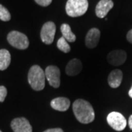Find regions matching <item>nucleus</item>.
<instances>
[{
    "instance_id": "obj_1",
    "label": "nucleus",
    "mask_w": 132,
    "mask_h": 132,
    "mask_svg": "<svg viewBox=\"0 0 132 132\" xmlns=\"http://www.w3.org/2000/svg\"><path fill=\"white\" fill-rule=\"evenodd\" d=\"M76 118L84 124L92 123L95 120V112L92 105L84 99H77L73 104Z\"/></svg>"
},
{
    "instance_id": "obj_2",
    "label": "nucleus",
    "mask_w": 132,
    "mask_h": 132,
    "mask_svg": "<svg viewBox=\"0 0 132 132\" xmlns=\"http://www.w3.org/2000/svg\"><path fill=\"white\" fill-rule=\"evenodd\" d=\"M45 71L38 65L31 67L28 73V82L33 90L40 91L45 87Z\"/></svg>"
},
{
    "instance_id": "obj_3",
    "label": "nucleus",
    "mask_w": 132,
    "mask_h": 132,
    "mask_svg": "<svg viewBox=\"0 0 132 132\" xmlns=\"http://www.w3.org/2000/svg\"><path fill=\"white\" fill-rule=\"evenodd\" d=\"M87 0H68L65 6L67 14L75 18L85 14L88 9Z\"/></svg>"
},
{
    "instance_id": "obj_4",
    "label": "nucleus",
    "mask_w": 132,
    "mask_h": 132,
    "mask_svg": "<svg viewBox=\"0 0 132 132\" xmlns=\"http://www.w3.org/2000/svg\"><path fill=\"white\" fill-rule=\"evenodd\" d=\"M7 39L12 46L21 50L27 49L29 45V42L27 35L18 31L10 32L7 35Z\"/></svg>"
},
{
    "instance_id": "obj_5",
    "label": "nucleus",
    "mask_w": 132,
    "mask_h": 132,
    "mask_svg": "<svg viewBox=\"0 0 132 132\" xmlns=\"http://www.w3.org/2000/svg\"><path fill=\"white\" fill-rule=\"evenodd\" d=\"M108 124L117 131H121L126 127L127 121L123 114L118 112H112L109 114L106 118Z\"/></svg>"
},
{
    "instance_id": "obj_6",
    "label": "nucleus",
    "mask_w": 132,
    "mask_h": 132,
    "mask_svg": "<svg viewBox=\"0 0 132 132\" xmlns=\"http://www.w3.org/2000/svg\"><path fill=\"white\" fill-rule=\"evenodd\" d=\"M56 32V25L52 21H48L43 24L40 32V38L45 44H52Z\"/></svg>"
},
{
    "instance_id": "obj_7",
    "label": "nucleus",
    "mask_w": 132,
    "mask_h": 132,
    "mask_svg": "<svg viewBox=\"0 0 132 132\" xmlns=\"http://www.w3.org/2000/svg\"><path fill=\"white\" fill-rule=\"evenodd\" d=\"M45 75L49 85L54 88H58L60 85V71L58 67L49 65L46 68Z\"/></svg>"
},
{
    "instance_id": "obj_8",
    "label": "nucleus",
    "mask_w": 132,
    "mask_h": 132,
    "mask_svg": "<svg viewBox=\"0 0 132 132\" xmlns=\"http://www.w3.org/2000/svg\"><path fill=\"white\" fill-rule=\"evenodd\" d=\"M127 59L126 52L123 50H114L109 52L107 55V61L114 66H119L123 65Z\"/></svg>"
},
{
    "instance_id": "obj_9",
    "label": "nucleus",
    "mask_w": 132,
    "mask_h": 132,
    "mask_svg": "<svg viewBox=\"0 0 132 132\" xmlns=\"http://www.w3.org/2000/svg\"><path fill=\"white\" fill-rule=\"evenodd\" d=\"M11 128L14 132H32V127L25 118H15L11 122Z\"/></svg>"
},
{
    "instance_id": "obj_10",
    "label": "nucleus",
    "mask_w": 132,
    "mask_h": 132,
    "mask_svg": "<svg viewBox=\"0 0 132 132\" xmlns=\"http://www.w3.org/2000/svg\"><path fill=\"white\" fill-rule=\"evenodd\" d=\"M114 6L112 0H101L95 7V14L97 17L103 19L106 16L108 13L112 9Z\"/></svg>"
},
{
    "instance_id": "obj_11",
    "label": "nucleus",
    "mask_w": 132,
    "mask_h": 132,
    "mask_svg": "<svg viewBox=\"0 0 132 132\" xmlns=\"http://www.w3.org/2000/svg\"><path fill=\"white\" fill-rule=\"evenodd\" d=\"M101 32L97 28L90 29L85 37V45L89 48H94L99 43Z\"/></svg>"
},
{
    "instance_id": "obj_12",
    "label": "nucleus",
    "mask_w": 132,
    "mask_h": 132,
    "mask_svg": "<svg viewBox=\"0 0 132 132\" xmlns=\"http://www.w3.org/2000/svg\"><path fill=\"white\" fill-rule=\"evenodd\" d=\"M82 70V63L79 59H72L68 62L65 68L66 74L70 76L78 75Z\"/></svg>"
},
{
    "instance_id": "obj_13",
    "label": "nucleus",
    "mask_w": 132,
    "mask_h": 132,
    "mask_svg": "<svg viewBox=\"0 0 132 132\" xmlns=\"http://www.w3.org/2000/svg\"><path fill=\"white\" fill-rule=\"evenodd\" d=\"M70 104H71L70 100L65 97H58L53 99L51 101L52 108L60 112L67 111L70 107Z\"/></svg>"
},
{
    "instance_id": "obj_14",
    "label": "nucleus",
    "mask_w": 132,
    "mask_h": 132,
    "mask_svg": "<svg viewBox=\"0 0 132 132\" xmlns=\"http://www.w3.org/2000/svg\"><path fill=\"white\" fill-rule=\"evenodd\" d=\"M123 80V72L119 70L115 69L111 71L108 76L109 85L112 88H118L122 83Z\"/></svg>"
},
{
    "instance_id": "obj_15",
    "label": "nucleus",
    "mask_w": 132,
    "mask_h": 132,
    "mask_svg": "<svg viewBox=\"0 0 132 132\" xmlns=\"http://www.w3.org/2000/svg\"><path fill=\"white\" fill-rule=\"evenodd\" d=\"M11 62V56L7 49L0 50V71H5L8 67Z\"/></svg>"
},
{
    "instance_id": "obj_16",
    "label": "nucleus",
    "mask_w": 132,
    "mask_h": 132,
    "mask_svg": "<svg viewBox=\"0 0 132 132\" xmlns=\"http://www.w3.org/2000/svg\"><path fill=\"white\" fill-rule=\"evenodd\" d=\"M60 30L62 34V37L65 39L68 42L73 43L76 41V37L71 31V27L67 24H62L60 27Z\"/></svg>"
},
{
    "instance_id": "obj_17",
    "label": "nucleus",
    "mask_w": 132,
    "mask_h": 132,
    "mask_svg": "<svg viewBox=\"0 0 132 132\" xmlns=\"http://www.w3.org/2000/svg\"><path fill=\"white\" fill-rule=\"evenodd\" d=\"M57 46L59 50L64 53H68L71 52V46L68 41L63 37H61L57 43Z\"/></svg>"
},
{
    "instance_id": "obj_18",
    "label": "nucleus",
    "mask_w": 132,
    "mask_h": 132,
    "mask_svg": "<svg viewBox=\"0 0 132 132\" xmlns=\"http://www.w3.org/2000/svg\"><path fill=\"white\" fill-rule=\"evenodd\" d=\"M11 19L10 13L5 7L0 5V20L3 21H9Z\"/></svg>"
},
{
    "instance_id": "obj_19",
    "label": "nucleus",
    "mask_w": 132,
    "mask_h": 132,
    "mask_svg": "<svg viewBox=\"0 0 132 132\" xmlns=\"http://www.w3.org/2000/svg\"><path fill=\"white\" fill-rule=\"evenodd\" d=\"M7 94V91L6 87L4 86H0V103L5 101Z\"/></svg>"
},
{
    "instance_id": "obj_20",
    "label": "nucleus",
    "mask_w": 132,
    "mask_h": 132,
    "mask_svg": "<svg viewBox=\"0 0 132 132\" xmlns=\"http://www.w3.org/2000/svg\"><path fill=\"white\" fill-rule=\"evenodd\" d=\"M35 1L38 5L43 6V7L48 6L52 2V0H35Z\"/></svg>"
},
{
    "instance_id": "obj_21",
    "label": "nucleus",
    "mask_w": 132,
    "mask_h": 132,
    "mask_svg": "<svg viewBox=\"0 0 132 132\" xmlns=\"http://www.w3.org/2000/svg\"><path fill=\"white\" fill-rule=\"evenodd\" d=\"M43 132H64L62 128H49V129H47L45 131Z\"/></svg>"
},
{
    "instance_id": "obj_22",
    "label": "nucleus",
    "mask_w": 132,
    "mask_h": 132,
    "mask_svg": "<svg viewBox=\"0 0 132 132\" xmlns=\"http://www.w3.org/2000/svg\"><path fill=\"white\" fill-rule=\"evenodd\" d=\"M126 38H127V40L128 42L132 43V29H131V30L127 33Z\"/></svg>"
},
{
    "instance_id": "obj_23",
    "label": "nucleus",
    "mask_w": 132,
    "mask_h": 132,
    "mask_svg": "<svg viewBox=\"0 0 132 132\" xmlns=\"http://www.w3.org/2000/svg\"><path fill=\"white\" fill-rule=\"evenodd\" d=\"M128 126L132 130V114L129 117V119H128Z\"/></svg>"
},
{
    "instance_id": "obj_24",
    "label": "nucleus",
    "mask_w": 132,
    "mask_h": 132,
    "mask_svg": "<svg viewBox=\"0 0 132 132\" xmlns=\"http://www.w3.org/2000/svg\"><path fill=\"white\" fill-rule=\"evenodd\" d=\"M128 95H129V96H130V97L132 98V87H131V88L130 89V90L128 91Z\"/></svg>"
},
{
    "instance_id": "obj_25",
    "label": "nucleus",
    "mask_w": 132,
    "mask_h": 132,
    "mask_svg": "<svg viewBox=\"0 0 132 132\" xmlns=\"http://www.w3.org/2000/svg\"><path fill=\"white\" fill-rule=\"evenodd\" d=\"M0 132H2V131H1V130H0Z\"/></svg>"
}]
</instances>
